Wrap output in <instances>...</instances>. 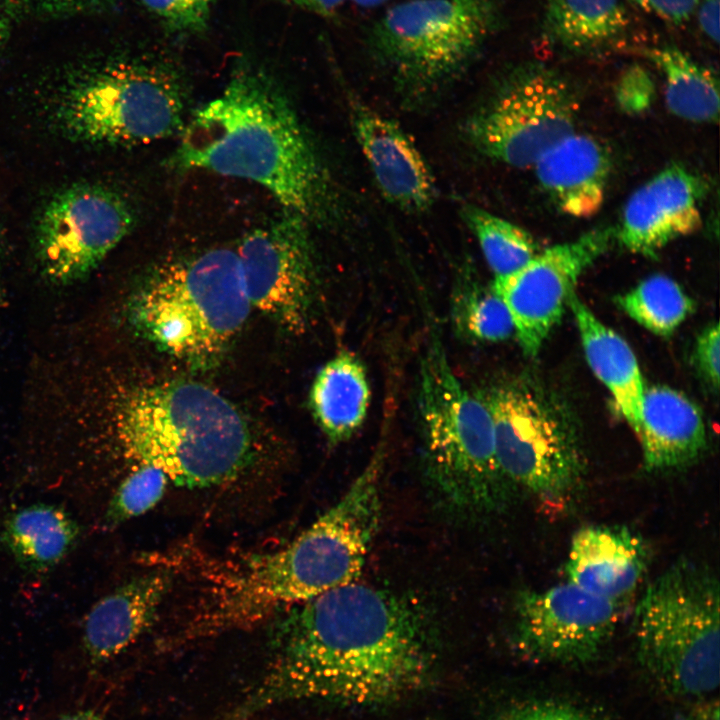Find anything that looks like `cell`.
<instances>
[{
  "label": "cell",
  "instance_id": "cell-1",
  "mask_svg": "<svg viewBox=\"0 0 720 720\" xmlns=\"http://www.w3.org/2000/svg\"><path fill=\"white\" fill-rule=\"evenodd\" d=\"M278 616L265 672L221 720L300 699L392 703L423 688L437 662L432 614L407 593L353 582Z\"/></svg>",
  "mask_w": 720,
  "mask_h": 720
},
{
  "label": "cell",
  "instance_id": "cell-2",
  "mask_svg": "<svg viewBox=\"0 0 720 720\" xmlns=\"http://www.w3.org/2000/svg\"><path fill=\"white\" fill-rule=\"evenodd\" d=\"M181 133L174 167L254 182L308 223L325 221L332 212L328 173L288 99L264 72H234Z\"/></svg>",
  "mask_w": 720,
  "mask_h": 720
},
{
  "label": "cell",
  "instance_id": "cell-3",
  "mask_svg": "<svg viewBox=\"0 0 720 720\" xmlns=\"http://www.w3.org/2000/svg\"><path fill=\"white\" fill-rule=\"evenodd\" d=\"M116 425L128 457L160 469L179 487L225 484L240 477L253 459L245 418L201 383L137 388L120 403Z\"/></svg>",
  "mask_w": 720,
  "mask_h": 720
},
{
  "label": "cell",
  "instance_id": "cell-4",
  "mask_svg": "<svg viewBox=\"0 0 720 720\" xmlns=\"http://www.w3.org/2000/svg\"><path fill=\"white\" fill-rule=\"evenodd\" d=\"M417 409L424 476L440 508L464 521L504 512L518 491L498 465L490 413L456 376L434 329L420 360Z\"/></svg>",
  "mask_w": 720,
  "mask_h": 720
},
{
  "label": "cell",
  "instance_id": "cell-5",
  "mask_svg": "<svg viewBox=\"0 0 720 720\" xmlns=\"http://www.w3.org/2000/svg\"><path fill=\"white\" fill-rule=\"evenodd\" d=\"M251 308L237 251L217 247L160 267L133 294L127 312L131 325L162 350L209 366Z\"/></svg>",
  "mask_w": 720,
  "mask_h": 720
},
{
  "label": "cell",
  "instance_id": "cell-6",
  "mask_svg": "<svg viewBox=\"0 0 720 720\" xmlns=\"http://www.w3.org/2000/svg\"><path fill=\"white\" fill-rule=\"evenodd\" d=\"M719 581L695 560H679L653 580L635 607L637 654L665 690L702 696L719 685Z\"/></svg>",
  "mask_w": 720,
  "mask_h": 720
},
{
  "label": "cell",
  "instance_id": "cell-7",
  "mask_svg": "<svg viewBox=\"0 0 720 720\" xmlns=\"http://www.w3.org/2000/svg\"><path fill=\"white\" fill-rule=\"evenodd\" d=\"M476 393L490 413L497 462L508 482L544 503L570 500L583 483L586 460L565 403L529 375Z\"/></svg>",
  "mask_w": 720,
  "mask_h": 720
},
{
  "label": "cell",
  "instance_id": "cell-8",
  "mask_svg": "<svg viewBox=\"0 0 720 720\" xmlns=\"http://www.w3.org/2000/svg\"><path fill=\"white\" fill-rule=\"evenodd\" d=\"M50 120L67 139L90 145L147 144L181 132L182 92L154 66L118 63L62 90Z\"/></svg>",
  "mask_w": 720,
  "mask_h": 720
},
{
  "label": "cell",
  "instance_id": "cell-9",
  "mask_svg": "<svg viewBox=\"0 0 720 720\" xmlns=\"http://www.w3.org/2000/svg\"><path fill=\"white\" fill-rule=\"evenodd\" d=\"M500 24L494 0H408L376 21L368 42L398 81L430 88L463 71Z\"/></svg>",
  "mask_w": 720,
  "mask_h": 720
},
{
  "label": "cell",
  "instance_id": "cell-10",
  "mask_svg": "<svg viewBox=\"0 0 720 720\" xmlns=\"http://www.w3.org/2000/svg\"><path fill=\"white\" fill-rule=\"evenodd\" d=\"M579 94L560 71L540 62L510 70L466 124L469 142L484 156L514 168L532 167L575 131Z\"/></svg>",
  "mask_w": 720,
  "mask_h": 720
},
{
  "label": "cell",
  "instance_id": "cell-11",
  "mask_svg": "<svg viewBox=\"0 0 720 720\" xmlns=\"http://www.w3.org/2000/svg\"><path fill=\"white\" fill-rule=\"evenodd\" d=\"M134 214L111 188L78 183L53 194L34 229V254L50 282L69 285L87 278L128 235Z\"/></svg>",
  "mask_w": 720,
  "mask_h": 720
},
{
  "label": "cell",
  "instance_id": "cell-12",
  "mask_svg": "<svg viewBox=\"0 0 720 720\" xmlns=\"http://www.w3.org/2000/svg\"><path fill=\"white\" fill-rule=\"evenodd\" d=\"M307 223L286 212L248 232L236 249L251 307L294 334L305 330L317 290Z\"/></svg>",
  "mask_w": 720,
  "mask_h": 720
},
{
  "label": "cell",
  "instance_id": "cell-13",
  "mask_svg": "<svg viewBox=\"0 0 720 720\" xmlns=\"http://www.w3.org/2000/svg\"><path fill=\"white\" fill-rule=\"evenodd\" d=\"M620 603L566 582L542 591L520 592L512 644L534 662L580 664L592 660L612 636Z\"/></svg>",
  "mask_w": 720,
  "mask_h": 720
},
{
  "label": "cell",
  "instance_id": "cell-14",
  "mask_svg": "<svg viewBox=\"0 0 720 720\" xmlns=\"http://www.w3.org/2000/svg\"><path fill=\"white\" fill-rule=\"evenodd\" d=\"M616 229L597 227L538 252L491 287L506 305L523 352L536 356L558 324L580 276L612 245Z\"/></svg>",
  "mask_w": 720,
  "mask_h": 720
},
{
  "label": "cell",
  "instance_id": "cell-15",
  "mask_svg": "<svg viewBox=\"0 0 720 720\" xmlns=\"http://www.w3.org/2000/svg\"><path fill=\"white\" fill-rule=\"evenodd\" d=\"M707 191L705 180L684 165L665 167L631 194L615 239L631 253L655 258L669 243L701 227Z\"/></svg>",
  "mask_w": 720,
  "mask_h": 720
},
{
  "label": "cell",
  "instance_id": "cell-16",
  "mask_svg": "<svg viewBox=\"0 0 720 720\" xmlns=\"http://www.w3.org/2000/svg\"><path fill=\"white\" fill-rule=\"evenodd\" d=\"M355 136L386 199L408 211L432 205L435 184L412 140L392 120L362 104L352 105Z\"/></svg>",
  "mask_w": 720,
  "mask_h": 720
},
{
  "label": "cell",
  "instance_id": "cell-17",
  "mask_svg": "<svg viewBox=\"0 0 720 720\" xmlns=\"http://www.w3.org/2000/svg\"><path fill=\"white\" fill-rule=\"evenodd\" d=\"M171 586V573L136 576L99 599L84 619L81 644L87 662L101 666L120 656L155 622Z\"/></svg>",
  "mask_w": 720,
  "mask_h": 720
},
{
  "label": "cell",
  "instance_id": "cell-18",
  "mask_svg": "<svg viewBox=\"0 0 720 720\" xmlns=\"http://www.w3.org/2000/svg\"><path fill=\"white\" fill-rule=\"evenodd\" d=\"M648 560L645 542L631 529L589 526L573 536L565 570L568 582L621 604L640 584Z\"/></svg>",
  "mask_w": 720,
  "mask_h": 720
},
{
  "label": "cell",
  "instance_id": "cell-19",
  "mask_svg": "<svg viewBox=\"0 0 720 720\" xmlns=\"http://www.w3.org/2000/svg\"><path fill=\"white\" fill-rule=\"evenodd\" d=\"M612 160L596 138L575 133L560 139L532 166L543 190L564 213L585 218L604 201Z\"/></svg>",
  "mask_w": 720,
  "mask_h": 720
},
{
  "label": "cell",
  "instance_id": "cell-20",
  "mask_svg": "<svg viewBox=\"0 0 720 720\" xmlns=\"http://www.w3.org/2000/svg\"><path fill=\"white\" fill-rule=\"evenodd\" d=\"M637 436L648 471L686 467L707 446L706 427L699 407L678 390L663 385L645 389Z\"/></svg>",
  "mask_w": 720,
  "mask_h": 720
},
{
  "label": "cell",
  "instance_id": "cell-21",
  "mask_svg": "<svg viewBox=\"0 0 720 720\" xmlns=\"http://www.w3.org/2000/svg\"><path fill=\"white\" fill-rule=\"evenodd\" d=\"M568 306L575 318L591 370L610 392L622 416L637 433L646 387L633 350L576 293L571 295Z\"/></svg>",
  "mask_w": 720,
  "mask_h": 720
},
{
  "label": "cell",
  "instance_id": "cell-22",
  "mask_svg": "<svg viewBox=\"0 0 720 720\" xmlns=\"http://www.w3.org/2000/svg\"><path fill=\"white\" fill-rule=\"evenodd\" d=\"M79 523L64 508L34 503L9 513L0 524V548L26 573L55 568L80 537Z\"/></svg>",
  "mask_w": 720,
  "mask_h": 720
},
{
  "label": "cell",
  "instance_id": "cell-23",
  "mask_svg": "<svg viewBox=\"0 0 720 720\" xmlns=\"http://www.w3.org/2000/svg\"><path fill=\"white\" fill-rule=\"evenodd\" d=\"M370 400L365 366L349 351L337 353L322 366L309 398L316 423L334 445L347 441L359 430Z\"/></svg>",
  "mask_w": 720,
  "mask_h": 720
},
{
  "label": "cell",
  "instance_id": "cell-24",
  "mask_svg": "<svg viewBox=\"0 0 720 720\" xmlns=\"http://www.w3.org/2000/svg\"><path fill=\"white\" fill-rule=\"evenodd\" d=\"M629 22L622 0H548L541 33L561 52L589 54L616 42Z\"/></svg>",
  "mask_w": 720,
  "mask_h": 720
},
{
  "label": "cell",
  "instance_id": "cell-25",
  "mask_svg": "<svg viewBox=\"0 0 720 720\" xmlns=\"http://www.w3.org/2000/svg\"><path fill=\"white\" fill-rule=\"evenodd\" d=\"M644 55L664 78L665 102L675 116L712 123L719 118V81L711 69L674 46L647 49Z\"/></svg>",
  "mask_w": 720,
  "mask_h": 720
},
{
  "label": "cell",
  "instance_id": "cell-26",
  "mask_svg": "<svg viewBox=\"0 0 720 720\" xmlns=\"http://www.w3.org/2000/svg\"><path fill=\"white\" fill-rule=\"evenodd\" d=\"M617 305L651 333L671 336L694 311L693 300L672 278L651 275L616 297Z\"/></svg>",
  "mask_w": 720,
  "mask_h": 720
},
{
  "label": "cell",
  "instance_id": "cell-27",
  "mask_svg": "<svg viewBox=\"0 0 720 720\" xmlns=\"http://www.w3.org/2000/svg\"><path fill=\"white\" fill-rule=\"evenodd\" d=\"M465 223L476 236L495 277L515 272L539 251L530 232L472 204L462 207Z\"/></svg>",
  "mask_w": 720,
  "mask_h": 720
},
{
  "label": "cell",
  "instance_id": "cell-28",
  "mask_svg": "<svg viewBox=\"0 0 720 720\" xmlns=\"http://www.w3.org/2000/svg\"><path fill=\"white\" fill-rule=\"evenodd\" d=\"M452 318L458 332L478 342L495 343L514 333L510 313L493 288L463 275L454 288Z\"/></svg>",
  "mask_w": 720,
  "mask_h": 720
},
{
  "label": "cell",
  "instance_id": "cell-29",
  "mask_svg": "<svg viewBox=\"0 0 720 720\" xmlns=\"http://www.w3.org/2000/svg\"><path fill=\"white\" fill-rule=\"evenodd\" d=\"M168 483L163 471L140 464L114 492L105 510L102 527L113 529L150 511L162 499Z\"/></svg>",
  "mask_w": 720,
  "mask_h": 720
},
{
  "label": "cell",
  "instance_id": "cell-30",
  "mask_svg": "<svg viewBox=\"0 0 720 720\" xmlns=\"http://www.w3.org/2000/svg\"><path fill=\"white\" fill-rule=\"evenodd\" d=\"M215 0H141L170 29L199 32L206 28Z\"/></svg>",
  "mask_w": 720,
  "mask_h": 720
},
{
  "label": "cell",
  "instance_id": "cell-31",
  "mask_svg": "<svg viewBox=\"0 0 720 720\" xmlns=\"http://www.w3.org/2000/svg\"><path fill=\"white\" fill-rule=\"evenodd\" d=\"M487 720H591L582 711L555 701H527L514 704Z\"/></svg>",
  "mask_w": 720,
  "mask_h": 720
},
{
  "label": "cell",
  "instance_id": "cell-32",
  "mask_svg": "<svg viewBox=\"0 0 720 720\" xmlns=\"http://www.w3.org/2000/svg\"><path fill=\"white\" fill-rule=\"evenodd\" d=\"M720 328L718 322L708 325L698 335L694 363L704 382L714 391L719 387Z\"/></svg>",
  "mask_w": 720,
  "mask_h": 720
},
{
  "label": "cell",
  "instance_id": "cell-33",
  "mask_svg": "<svg viewBox=\"0 0 720 720\" xmlns=\"http://www.w3.org/2000/svg\"><path fill=\"white\" fill-rule=\"evenodd\" d=\"M654 86L648 73L641 67L628 69L617 85V98L625 110L633 112L646 108L652 100Z\"/></svg>",
  "mask_w": 720,
  "mask_h": 720
},
{
  "label": "cell",
  "instance_id": "cell-34",
  "mask_svg": "<svg viewBox=\"0 0 720 720\" xmlns=\"http://www.w3.org/2000/svg\"><path fill=\"white\" fill-rule=\"evenodd\" d=\"M663 20L680 25L695 13L697 0H631Z\"/></svg>",
  "mask_w": 720,
  "mask_h": 720
},
{
  "label": "cell",
  "instance_id": "cell-35",
  "mask_svg": "<svg viewBox=\"0 0 720 720\" xmlns=\"http://www.w3.org/2000/svg\"><path fill=\"white\" fill-rule=\"evenodd\" d=\"M719 1L697 0L695 8L701 31L715 44L719 42Z\"/></svg>",
  "mask_w": 720,
  "mask_h": 720
},
{
  "label": "cell",
  "instance_id": "cell-36",
  "mask_svg": "<svg viewBox=\"0 0 720 720\" xmlns=\"http://www.w3.org/2000/svg\"><path fill=\"white\" fill-rule=\"evenodd\" d=\"M288 4L310 11L320 16L331 17L336 14L345 0H284Z\"/></svg>",
  "mask_w": 720,
  "mask_h": 720
},
{
  "label": "cell",
  "instance_id": "cell-37",
  "mask_svg": "<svg viewBox=\"0 0 720 720\" xmlns=\"http://www.w3.org/2000/svg\"><path fill=\"white\" fill-rule=\"evenodd\" d=\"M48 9L57 12L79 11L103 4L108 0H42Z\"/></svg>",
  "mask_w": 720,
  "mask_h": 720
},
{
  "label": "cell",
  "instance_id": "cell-38",
  "mask_svg": "<svg viewBox=\"0 0 720 720\" xmlns=\"http://www.w3.org/2000/svg\"><path fill=\"white\" fill-rule=\"evenodd\" d=\"M50 720H105L95 710L89 708L76 709L61 713Z\"/></svg>",
  "mask_w": 720,
  "mask_h": 720
},
{
  "label": "cell",
  "instance_id": "cell-39",
  "mask_svg": "<svg viewBox=\"0 0 720 720\" xmlns=\"http://www.w3.org/2000/svg\"><path fill=\"white\" fill-rule=\"evenodd\" d=\"M694 720H719V709L718 705L709 706L696 716Z\"/></svg>",
  "mask_w": 720,
  "mask_h": 720
},
{
  "label": "cell",
  "instance_id": "cell-40",
  "mask_svg": "<svg viewBox=\"0 0 720 720\" xmlns=\"http://www.w3.org/2000/svg\"><path fill=\"white\" fill-rule=\"evenodd\" d=\"M355 4L362 7H375L385 3L388 0H351Z\"/></svg>",
  "mask_w": 720,
  "mask_h": 720
},
{
  "label": "cell",
  "instance_id": "cell-41",
  "mask_svg": "<svg viewBox=\"0 0 720 720\" xmlns=\"http://www.w3.org/2000/svg\"><path fill=\"white\" fill-rule=\"evenodd\" d=\"M6 34H7V22L2 13V9L0 6V46L2 45V43L5 40Z\"/></svg>",
  "mask_w": 720,
  "mask_h": 720
},
{
  "label": "cell",
  "instance_id": "cell-42",
  "mask_svg": "<svg viewBox=\"0 0 720 720\" xmlns=\"http://www.w3.org/2000/svg\"><path fill=\"white\" fill-rule=\"evenodd\" d=\"M2 245H3L2 233H1V230H0V262H1V256H2V247H3ZM1 290H2V288H1V285H0V298L3 297L2 294H1Z\"/></svg>",
  "mask_w": 720,
  "mask_h": 720
}]
</instances>
